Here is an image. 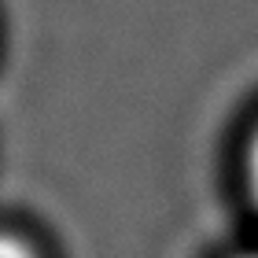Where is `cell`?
I'll use <instances>...</instances> for the list:
<instances>
[{"mask_svg": "<svg viewBox=\"0 0 258 258\" xmlns=\"http://www.w3.org/2000/svg\"><path fill=\"white\" fill-rule=\"evenodd\" d=\"M0 258H44V251H41V243L33 240L30 232L0 225Z\"/></svg>", "mask_w": 258, "mask_h": 258, "instance_id": "1", "label": "cell"}, {"mask_svg": "<svg viewBox=\"0 0 258 258\" xmlns=\"http://www.w3.org/2000/svg\"><path fill=\"white\" fill-rule=\"evenodd\" d=\"M243 173H247V196H251V203L258 210V129L251 133L247 140V159H243Z\"/></svg>", "mask_w": 258, "mask_h": 258, "instance_id": "2", "label": "cell"}, {"mask_svg": "<svg viewBox=\"0 0 258 258\" xmlns=\"http://www.w3.org/2000/svg\"><path fill=\"white\" fill-rule=\"evenodd\" d=\"M236 258H258V247H254V251H243V254H236Z\"/></svg>", "mask_w": 258, "mask_h": 258, "instance_id": "3", "label": "cell"}]
</instances>
